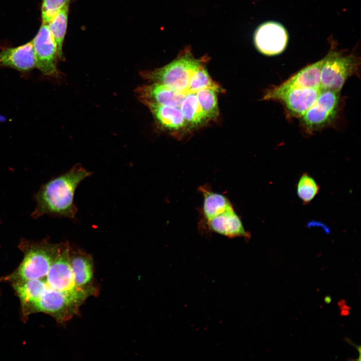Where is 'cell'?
Listing matches in <instances>:
<instances>
[{
  "label": "cell",
  "instance_id": "14",
  "mask_svg": "<svg viewBox=\"0 0 361 361\" xmlns=\"http://www.w3.org/2000/svg\"><path fill=\"white\" fill-rule=\"evenodd\" d=\"M207 222L213 232L228 238H249L250 236L233 207Z\"/></svg>",
  "mask_w": 361,
  "mask_h": 361
},
{
  "label": "cell",
  "instance_id": "23",
  "mask_svg": "<svg viewBox=\"0 0 361 361\" xmlns=\"http://www.w3.org/2000/svg\"><path fill=\"white\" fill-rule=\"evenodd\" d=\"M207 88L220 91V86L210 76L203 64H201L193 74L188 89V93H196Z\"/></svg>",
  "mask_w": 361,
  "mask_h": 361
},
{
  "label": "cell",
  "instance_id": "5",
  "mask_svg": "<svg viewBox=\"0 0 361 361\" xmlns=\"http://www.w3.org/2000/svg\"><path fill=\"white\" fill-rule=\"evenodd\" d=\"M321 89L272 85L264 92L263 99L280 103L288 118H301L313 104Z\"/></svg>",
  "mask_w": 361,
  "mask_h": 361
},
{
  "label": "cell",
  "instance_id": "19",
  "mask_svg": "<svg viewBox=\"0 0 361 361\" xmlns=\"http://www.w3.org/2000/svg\"><path fill=\"white\" fill-rule=\"evenodd\" d=\"M180 111L187 123L196 127L208 120L198 102L196 93H189L180 104Z\"/></svg>",
  "mask_w": 361,
  "mask_h": 361
},
{
  "label": "cell",
  "instance_id": "7",
  "mask_svg": "<svg viewBox=\"0 0 361 361\" xmlns=\"http://www.w3.org/2000/svg\"><path fill=\"white\" fill-rule=\"evenodd\" d=\"M70 247L69 243L65 242L50 268L45 281L49 287L62 292L80 306L89 296L76 287L70 263Z\"/></svg>",
  "mask_w": 361,
  "mask_h": 361
},
{
  "label": "cell",
  "instance_id": "15",
  "mask_svg": "<svg viewBox=\"0 0 361 361\" xmlns=\"http://www.w3.org/2000/svg\"><path fill=\"white\" fill-rule=\"evenodd\" d=\"M325 56L294 74L281 84L287 86L320 89V73Z\"/></svg>",
  "mask_w": 361,
  "mask_h": 361
},
{
  "label": "cell",
  "instance_id": "8",
  "mask_svg": "<svg viewBox=\"0 0 361 361\" xmlns=\"http://www.w3.org/2000/svg\"><path fill=\"white\" fill-rule=\"evenodd\" d=\"M79 307L62 292L48 286L41 296L31 304L25 311L27 313H47L61 322L70 319L74 315L78 314Z\"/></svg>",
  "mask_w": 361,
  "mask_h": 361
},
{
  "label": "cell",
  "instance_id": "1",
  "mask_svg": "<svg viewBox=\"0 0 361 361\" xmlns=\"http://www.w3.org/2000/svg\"><path fill=\"white\" fill-rule=\"evenodd\" d=\"M92 174L80 164L43 185L34 198L36 205L32 214L37 219L47 214L69 219L75 217L77 208L74 203L75 191L80 183Z\"/></svg>",
  "mask_w": 361,
  "mask_h": 361
},
{
  "label": "cell",
  "instance_id": "17",
  "mask_svg": "<svg viewBox=\"0 0 361 361\" xmlns=\"http://www.w3.org/2000/svg\"><path fill=\"white\" fill-rule=\"evenodd\" d=\"M199 190L203 196L202 211L207 222L233 207L227 197L212 191L208 187L202 186Z\"/></svg>",
  "mask_w": 361,
  "mask_h": 361
},
{
  "label": "cell",
  "instance_id": "9",
  "mask_svg": "<svg viewBox=\"0 0 361 361\" xmlns=\"http://www.w3.org/2000/svg\"><path fill=\"white\" fill-rule=\"evenodd\" d=\"M36 61V68L46 76L57 77L60 60L57 45L47 24H42L37 35L31 41Z\"/></svg>",
  "mask_w": 361,
  "mask_h": 361
},
{
  "label": "cell",
  "instance_id": "10",
  "mask_svg": "<svg viewBox=\"0 0 361 361\" xmlns=\"http://www.w3.org/2000/svg\"><path fill=\"white\" fill-rule=\"evenodd\" d=\"M288 41L285 28L275 22H267L256 30L254 42L259 52L266 56H275L283 52Z\"/></svg>",
  "mask_w": 361,
  "mask_h": 361
},
{
  "label": "cell",
  "instance_id": "21",
  "mask_svg": "<svg viewBox=\"0 0 361 361\" xmlns=\"http://www.w3.org/2000/svg\"><path fill=\"white\" fill-rule=\"evenodd\" d=\"M217 92L207 88L196 93L201 108L208 120L216 119L219 115Z\"/></svg>",
  "mask_w": 361,
  "mask_h": 361
},
{
  "label": "cell",
  "instance_id": "3",
  "mask_svg": "<svg viewBox=\"0 0 361 361\" xmlns=\"http://www.w3.org/2000/svg\"><path fill=\"white\" fill-rule=\"evenodd\" d=\"M202 64L189 50L185 51L168 64L153 70L140 73L149 83L164 85L177 92L188 94L191 77Z\"/></svg>",
  "mask_w": 361,
  "mask_h": 361
},
{
  "label": "cell",
  "instance_id": "2",
  "mask_svg": "<svg viewBox=\"0 0 361 361\" xmlns=\"http://www.w3.org/2000/svg\"><path fill=\"white\" fill-rule=\"evenodd\" d=\"M64 245L52 243L48 240L36 242L22 239L19 246L24 259L10 279L16 283L46 277Z\"/></svg>",
  "mask_w": 361,
  "mask_h": 361
},
{
  "label": "cell",
  "instance_id": "18",
  "mask_svg": "<svg viewBox=\"0 0 361 361\" xmlns=\"http://www.w3.org/2000/svg\"><path fill=\"white\" fill-rule=\"evenodd\" d=\"M13 285L24 310L37 300L48 287L45 280L42 279L16 282Z\"/></svg>",
  "mask_w": 361,
  "mask_h": 361
},
{
  "label": "cell",
  "instance_id": "6",
  "mask_svg": "<svg viewBox=\"0 0 361 361\" xmlns=\"http://www.w3.org/2000/svg\"><path fill=\"white\" fill-rule=\"evenodd\" d=\"M340 105V92L321 89L315 102L301 117L302 128L306 133L312 134L331 124L337 117Z\"/></svg>",
  "mask_w": 361,
  "mask_h": 361
},
{
  "label": "cell",
  "instance_id": "24",
  "mask_svg": "<svg viewBox=\"0 0 361 361\" xmlns=\"http://www.w3.org/2000/svg\"><path fill=\"white\" fill-rule=\"evenodd\" d=\"M70 0H42L41 19L42 24H48Z\"/></svg>",
  "mask_w": 361,
  "mask_h": 361
},
{
  "label": "cell",
  "instance_id": "13",
  "mask_svg": "<svg viewBox=\"0 0 361 361\" xmlns=\"http://www.w3.org/2000/svg\"><path fill=\"white\" fill-rule=\"evenodd\" d=\"M0 67L10 68L23 73L36 68L31 41L18 47L2 49L0 51Z\"/></svg>",
  "mask_w": 361,
  "mask_h": 361
},
{
  "label": "cell",
  "instance_id": "16",
  "mask_svg": "<svg viewBox=\"0 0 361 361\" xmlns=\"http://www.w3.org/2000/svg\"><path fill=\"white\" fill-rule=\"evenodd\" d=\"M147 107L156 122L164 129L176 131L185 128L187 125L180 110L176 106L150 105Z\"/></svg>",
  "mask_w": 361,
  "mask_h": 361
},
{
  "label": "cell",
  "instance_id": "22",
  "mask_svg": "<svg viewBox=\"0 0 361 361\" xmlns=\"http://www.w3.org/2000/svg\"><path fill=\"white\" fill-rule=\"evenodd\" d=\"M320 187L308 173H303L299 177L296 186L297 195L304 205L309 204L317 195Z\"/></svg>",
  "mask_w": 361,
  "mask_h": 361
},
{
  "label": "cell",
  "instance_id": "4",
  "mask_svg": "<svg viewBox=\"0 0 361 361\" xmlns=\"http://www.w3.org/2000/svg\"><path fill=\"white\" fill-rule=\"evenodd\" d=\"M332 46L321 68L320 89L340 92L349 77L358 76L360 58L353 53L344 55Z\"/></svg>",
  "mask_w": 361,
  "mask_h": 361
},
{
  "label": "cell",
  "instance_id": "11",
  "mask_svg": "<svg viewBox=\"0 0 361 361\" xmlns=\"http://www.w3.org/2000/svg\"><path fill=\"white\" fill-rule=\"evenodd\" d=\"M70 263L76 287L89 297L96 296L98 288L94 284V261L92 256L78 249L70 247Z\"/></svg>",
  "mask_w": 361,
  "mask_h": 361
},
{
  "label": "cell",
  "instance_id": "20",
  "mask_svg": "<svg viewBox=\"0 0 361 361\" xmlns=\"http://www.w3.org/2000/svg\"><path fill=\"white\" fill-rule=\"evenodd\" d=\"M69 4L65 6L47 24L57 45L60 59L63 58V44L66 33Z\"/></svg>",
  "mask_w": 361,
  "mask_h": 361
},
{
  "label": "cell",
  "instance_id": "12",
  "mask_svg": "<svg viewBox=\"0 0 361 361\" xmlns=\"http://www.w3.org/2000/svg\"><path fill=\"white\" fill-rule=\"evenodd\" d=\"M135 93L138 100L147 107L150 105L178 107L187 94L156 83L140 86L136 88Z\"/></svg>",
  "mask_w": 361,
  "mask_h": 361
}]
</instances>
